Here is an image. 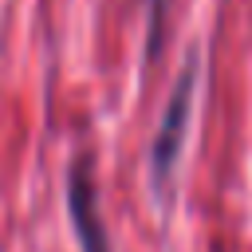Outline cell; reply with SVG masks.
<instances>
[{
    "label": "cell",
    "mask_w": 252,
    "mask_h": 252,
    "mask_svg": "<svg viewBox=\"0 0 252 252\" xmlns=\"http://www.w3.org/2000/svg\"><path fill=\"white\" fill-rule=\"evenodd\" d=\"M197 75H201V55L189 51L169 98H165V110H161V122H158V134L150 142V173H154V185H169L173 173H177V161H181V150H185V138H189V118H193V94H197Z\"/></svg>",
    "instance_id": "cell-1"
},
{
    "label": "cell",
    "mask_w": 252,
    "mask_h": 252,
    "mask_svg": "<svg viewBox=\"0 0 252 252\" xmlns=\"http://www.w3.org/2000/svg\"><path fill=\"white\" fill-rule=\"evenodd\" d=\"M63 201H67V217H71L79 252H110V232H106V220H102V209H98V181H94L87 158L71 161Z\"/></svg>",
    "instance_id": "cell-2"
}]
</instances>
